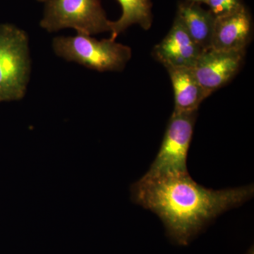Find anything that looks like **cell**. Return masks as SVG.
Returning <instances> with one entry per match:
<instances>
[{
	"label": "cell",
	"instance_id": "cell-8",
	"mask_svg": "<svg viewBox=\"0 0 254 254\" xmlns=\"http://www.w3.org/2000/svg\"><path fill=\"white\" fill-rule=\"evenodd\" d=\"M252 36V16L244 6L232 14L215 18L211 48L222 51L246 50Z\"/></svg>",
	"mask_w": 254,
	"mask_h": 254
},
{
	"label": "cell",
	"instance_id": "cell-4",
	"mask_svg": "<svg viewBox=\"0 0 254 254\" xmlns=\"http://www.w3.org/2000/svg\"><path fill=\"white\" fill-rule=\"evenodd\" d=\"M197 113L173 112L155 160L142 177H176L189 173L187 158Z\"/></svg>",
	"mask_w": 254,
	"mask_h": 254
},
{
	"label": "cell",
	"instance_id": "cell-13",
	"mask_svg": "<svg viewBox=\"0 0 254 254\" xmlns=\"http://www.w3.org/2000/svg\"><path fill=\"white\" fill-rule=\"evenodd\" d=\"M187 2L195 3V4H205L208 0H183Z\"/></svg>",
	"mask_w": 254,
	"mask_h": 254
},
{
	"label": "cell",
	"instance_id": "cell-7",
	"mask_svg": "<svg viewBox=\"0 0 254 254\" xmlns=\"http://www.w3.org/2000/svg\"><path fill=\"white\" fill-rule=\"evenodd\" d=\"M203 50L193 41L176 16L171 29L155 46L153 55L165 68H193Z\"/></svg>",
	"mask_w": 254,
	"mask_h": 254
},
{
	"label": "cell",
	"instance_id": "cell-11",
	"mask_svg": "<svg viewBox=\"0 0 254 254\" xmlns=\"http://www.w3.org/2000/svg\"><path fill=\"white\" fill-rule=\"evenodd\" d=\"M123 9L121 17L111 21V39L126 31L132 25L138 24L143 29L149 30L153 23L152 0H118Z\"/></svg>",
	"mask_w": 254,
	"mask_h": 254
},
{
	"label": "cell",
	"instance_id": "cell-14",
	"mask_svg": "<svg viewBox=\"0 0 254 254\" xmlns=\"http://www.w3.org/2000/svg\"><path fill=\"white\" fill-rule=\"evenodd\" d=\"M38 1H46V0H38Z\"/></svg>",
	"mask_w": 254,
	"mask_h": 254
},
{
	"label": "cell",
	"instance_id": "cell-12",
	"mask_svg": "<svg viewBox=\"0 0 254 254\" xmlns=\"http://www.w3.org/2000/svg\"><path fill=\"white\" fill-rule=\"evenodd\" d=\"M205 4L215 18L232 14L245 6L242 0H208Z\"/></svg>",
	"mask_w": 254,
	"mask_h": 254
},
{
	"label": "cell",
	"instance_id": "cell-10",
	"mask_svg": "<svg viewBox=\"0 0 254 254\" xmlns=\"http://www.w3.org/2000/svg\"><path fill=\"white\" fill-rule=\"evenodd\" d=\"M176 16L203 51L211 48L215 17L210 10L203 9L199 4L182 1Z\"/></svg>",
	"mask_w": 254,
	"mask_h": 254
},
{
	"label": "cell",
	"instance_id": "cell-9",
	"mask_svg": "<svg viewBox=\"0 0 254 254\" xmlns=\"http://www.w3.org/2000/svg\"><path fill=\"white\" fill-rule=\"evenodd\" d=\"M170 75L175 97V113H197L202 102L208 98L197 81L192 68H166Z\"/></svg>",
	"mask_w": 254,
	"mask_h": 254
},
{
	"label": "cell",
	"instance_id": "cell-3",
	"mask_svg": "<svg viewBox=\"0 0 254 254\" xmlns=\"http://www.w3.org/2000/svg\"><path fill=\"white\" fill-rule=\"evenodd\" d=\"M55 54L68 62L101 71H121L131 60V48L115 40L101 41L88 35L58 36L53 41Z\"/></svg>",
	"mask_w": 254,
	"mask_h": 254
},
{
	"label": "cell",
	"instance_id": "cell-6",
	"mask_svg": "<svg viewBox=\"0 0 254 254\" xmlns=\"http://www.w3.org/2000/svg\"><path fill=\"white\" fill-rule=\"evenodd\" d=\"M246 50H204L192 68L197 81L210 95L231 81L240 71Z\"/></svg>",
	"mask_w": 254,
	"mask_h": 254
},
{
	"label": "cell",
	"instance_id": "cell-2",
	"mask_svg": "<svg viewBox=\"0 0 254 254\" xmlns=\"http://www.w3.org/2000/svg\"><path fill=\"white\" fill-rule=\"evenodd\" d=\"M31 70L27 33L14 25H0V103L22 99Z\"/></svg>",
	"mask_w": 254,
	"mask_h": 254
},
{
	"label": "cell",
	"instance_id": "cell-1",
	"mask_svg": "<svg viewBox=\"0 0 254 254\" xmlns=\"http://www.w3.org/2000/svg\"><path fill=\"white\" fill-rule=\"evenodd\" d=\"M131 199L163 222L174 243L186 246L219 215L253 197V185L214 190L198 185L190 174L141 177L131 187Z\"/></svg>",
	"mask_w": 254,
	"mask_h": 254
},
{
	"label": "cell",
	"instance_id": "cell-5",
	"mask_svg": "<svg viewBox=\"0 0 254 254\" xmlns=\"http://www.w3.org/2000/svg\"><path fill=\"white\" fill-rule=\"evenodd\" d=\"M41 26L48 32L73 28L78 33L99 34L111 30L100 0H46Z\"/></svg>",
	"mask_w": 254,
	"mask_h": 254
}]
</instances>
